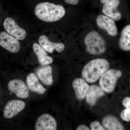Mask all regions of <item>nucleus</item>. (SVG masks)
I'll return each instance as SVG.
<instances>
[{"instance_id": "nucleus-16", "label": "nucleus", "mask_w": 130, "mask_h": 130, "mask_svg": "<svg viewBox=\"0 0 130 130\" xmlns=\"http://www.w3.org/2000/svg\"><path fill=\"white\" fill-rule=\"evenodd\" d=\"M26 84L29 89L32 92L39 94H43L46 89L40 83L38 77L33 73H31L26 77Z\"/></svg>"}, {"instance_id": "nucleus-14", "label": "nucleus", "mask_w": 130, "mask_h": 130, "mask_svg": "<svg viewBox=\"0 0 130 130\" xmlns=\"http://www.w3.org/2000/svg\"><path fill=\"white\" fill-rule=\"evenodd\" d=\"M72 86L77 99L83 100L89 87V85L83 78H77L73 81Z\"/></svg>"}, {"instance_id": "nucleus-10", "label": "nucleus", "mask_w": 130, "mask_h": 130, "mask_svg": "<svg viewBox=\"0 0 130 130\" xmlns=\"http://www.w3.org/2000/svg\"><path fill=\"white\" fill-rule=\"evenodd\" d=\"M35 129L36 130H56L57 122L50 115L43 114L37 119Z\"/></svg>"}, {"instance_id": "nucleus-12", "label": "nucleus", "mask_w": 130, "mask_h": 130, "mask_svg": "<svg viewBox=\"0 0 130 130\" xmlns=\"http://www.w3.org/2000/svg\"><path fill=\"white\" fill-rule=\"evenodd\" d=\"M38 42L39 44L45 51L49 53H53L55 50L59 53L64 51L65 46L64 44L61 43H54L48 40L45 35H42L39 38Z\"/></svg>"}, {"instance_id": "nucleus-13", "label": "nucleus", "mask_w": 130, "mask_h": 130, "mask_svg": "<svg viewBox=\"0 0 130 130\" xmlns=\"http://www.w3.org/2000/svg\"><path fill=\"white\" fill-rule=\"evenodd\" d=\"M104 95V91L101 87L97 85H91L89 87L86 94V102L90 106H93L96 104L98 99Z\"/></svg>"}, {"instance_id": "nucleus-24", "label": "nucleus", "mask_w": 130, "mask_h": 130, "mask_svg": "<svg viewBox=\"0 0 130 130\" xmlns=\"http://www.w3.org/2000/svg\"><path fill=\"white\" fill-rule=\"evenodd\" d=\"M76 130H90V128L87 126L84 125H79V126L77 127Z\"/></svg>"}, {"instance_id": "nucleus-6", "label": "nucleus", "mask_w": 130, "mask_h": 130, "mask_svg": "<svg viewBox=\"0 0 130 130\" xmlns=\"http://www.w3.org/2000/svg\"><path fill=\"white\" fill-rule=\"evenodd\" d=\"M0 46L13 53H18L20 49L18 40L5 31L0 33Z\"/></svg>"}, {"instance_id": "nucleus-19", "label": "nucleus", "mask_w": 130, "mask_h": 130, "mask_svg": "<svg viewBox=\"0 0 130 130\" xmlns=\"http://www.w3.org/2000/svg\"><path fill=\"white\" fill-rule=\"evenodd\" d=\"M118 45L123 51H130V24L124 27L121 31Z\"/></svg>"}, {"instance_id": "nucleus-5", "label": "nucleus", "mask_w": 130, "mask_h": 130, "mask_svg": "<svg viewBox=\"0 0 130 130\" xmlns=\"http://www.w3.org/2000/svg\"><path fill=\"white\" fill-rule=\"evenodd\" d=\"M3 26L6 32L18 40L25 38L26 32L24 29L18 25L13 19L7 18L5 19Z\"/></svg>"}, {"instance_id": "nucleus-15", "label": "nucleus", "mask_w": 130, "mask_h": 130, "mask_svg": "<svg viewBox=\"0 0 130 130\" xmlns=\"http://www.w3.org/2000/svg\"><path fill=\"white\" fill-rule=\"evenodd\" d=\"M37 77L45 85L50 86L53 83L52 68L50 66H43L38 68L36 71Z\"/></svg>"}, {"instance_id": "nucleus-23", "label": "nucleus", "mask_w": 130, "mask_h": 130, "mask_svg": "<svg viewBox=\"0 0 130 130\" xmlns=\"http://www.w3.org/2000/svg\"><path fill=\"white\" fill-rule=\"evenodd\" d=\"M67 4L72 5H76L79 2V0H64Z\"/></svg>"}, {"instance_id": "nucleus-7", "label": "nucleus", "mask_w": 130, "mask_h": 130, "mask_svg": "<svg viewBox=\"0 0 130 130\" xmlns=\"http://www.w3.org/2000/svg\"><path fill=\"white\" fill-rule=\"evenodd\" d=\"M96 24L102 29L106 30L110 36L114 37L118 33V29L114 20L105 15L100 14L96 19Z\"/></svg>"}, {"instance_id": "nucleus-2", "label": "nucleus", "mask_w": 130, "mask_h": 130, "mask_svg": "<svg viewBox=\"0 0 130 130\" xmlns=\"http://www.w3.org/2000/svg\"><path fill=\"white\" fill-rule=\"evenodd\" d=\"M109 67V62L105 59H95L85 66L82 71V77L88 83H95L108 70Z\"/></svg>"}, {"instance_id": "nucleus-4", "label": "nucleus", "mask_w": 130, "mask_h": 130, "mask_svg": "<svg viewBox=\"0 0 130 130\" xmlns=\"http://www.w3.org/2000/svg\"><path fill=\"white\" fill-rule=\"evenodd\" d=\"M122 74V72L120 70H108L100 78L99 81L100 87L106 93H112L114 90L117 81Z\"/></svg>"}, {"instance_id": "nucleus-11", "label": "nucleus", "mask_w": 130, "mask_h": 130, "mask_svg": "<svg viewBox=\"0 0 130 130\" xmlns=\"http://www.w3.org/2000/svg\"><path fill=\"white\" fill-rule=\"evenodd\" d=\"M119 0H111L103 5L102 12L106 16L114 21H119L121 18V14L118 9Z\"/></svg>"}, {"instance_id": "nucleus-26", "label": "nucleus", "mask_w": 130, "mask_h": 130, "mask_svg": "<svg viewBox=\"0 0 130 130\" xmlns=\"http://www.w3.org/2000/svg\"><path fill=\"white\" fill-rule=\"evenodd\" d=\"M129 80H130V79H129Z\"/></svg>"}, {"instance_id": "nucleus-1", "label": "nucleus", "mask_w": 130, "mask_h": 130, "mask_svg": "<svg viewBox=\"0 0 130 130\" xmlns=\"http://www.w3.org/2000/svg\"><path fill=\"white\" fill-rule=\"evenodd\" d=\"M66 10L63 6L45 2L38 4L35 14L39 19L46 22H55L64 16Z\"/></svg>"}, {"instance_id": "nucleus-17", "label": "nucleus", "mask_w": 130, "mask_h": 130, "mask_svg": "<svg viewBox=\"0 0 130 130\" xmlns=\"http://www.w3.org/2000/svg\"><path fill=\"white\" fill-rule=\"evenodd\" d=\"M32 48L41 66H47L53 63L52 58L47 55L45 50L40 44L35 43L33 44Z\"/></svg>"}, {"instance_id": "nucleus-20", "label": "nucleus", "mask_w": 130, "mask_h": 130, "mask_svg": "<svg viewBox=\"0 0 130 130\" xmlns=\"http://www.w3.org/2000/svg\"><path fill=\"white\" fill-rule=\"evenodd\" d=\"M121 119L124 121L129 122L130 121V108H126L120 114Z\"/></svg>"}, {"instance_id": "nucleus-21", "label": "nucleus", "mask_w": 130, "mask_h": 130, "mask_svg": "<svg viewBox=\"0 0 130 130\" xmlns=\"http://www.w3.org/2000/svg\"><path fill=\"white\" fill-rule=\"evenodd\" d=\"M91 129L92 130H106L103 126L99 121H96L91 123Z\"/></svg>"}, {"instance_id": "nucleus-8", "label": "nucleus", "mask_w": 130, "mask_h": 130, "mask_svg": "<svg viewBox=\"0 0 130 130\" xmlns=\"http://www.w3.org/2000/svg\"><path fill=\"white\" fill-rule=\"evenodd\" d=\"M8 88L19 98L26 99L29 97L28 88L23 81L20 79H14L9 81L8 84Z\"/></svg>"}, {"instance_id": "nucleus-18", "label": "nucleus", "mask_w": 130, "mask_h": 130, "mask_svg": "<svg viewBox=\"0 0 130 130\" xmlns=\"http://www.w3.org/2000/svg\"><path fill=\"white\" fill-rule=\"evenodd\" d=\"M103 127L106 130H123L124 128L118 119L115 116L108 115L105 116L102 120Z\"/></svg>"}, {"instance_id": "nucleus-25", "label": "nucleus", "mask_w": 130, "mask_h": 130, "mask_svg": "<svg viewBox=\"0 0 130 130\" xmlns=\"http://www.w3.org/2000/svg\"><path fill=\"white\" fill-rule=\"evenodd\" d=\"M110 1L111 0H100V2L102 4H104Z\"/></svg>"}, {"instance_id": "nucleus-22", "label": "nucleus", "mask_w": 130, "mask_h": 130, "mask_svg": "<svg viewBox=\"0 0 130 130\" xmlns=\"http://www.w3.org/2000/svg\"><path fill=\"white\" fill-rule=\"evenodd\" d=\"M122 104L126 108H130V98L128 96L125 98L122 102Z\"/></svg>"}, {"instance_id": "nucleus-3", "label": "nucleus", "mask_w": 130, "mask_h": 130, "mask_svg": "<svg viewBox=\"0 0 130 130\" xmlns=\"http://www.w3.org/2000/svg\"><path fill=\"white\" fill-rule=\"evenodd\" d=\"M87 53L93 55H101L106 50V43L101 35L96 31L90 32L84 39Z\"/></svg>"}, {"instance_id": "nucleus-9", "label": "nucleus", "mask_w": 130, "mask_h": 130, "mask_svg": "<svg viewBox=\"0 0 130 130\" xmlns=\"http://www.w3.org/2000/svg\"><path fill=\"white\" fill-rule=\"evenodd\" d=\"M25 107V103L23 101L17 100L9 101L5 107L3 116L5 118H12L23 111Z\"/></svg>"}]
</instances>
